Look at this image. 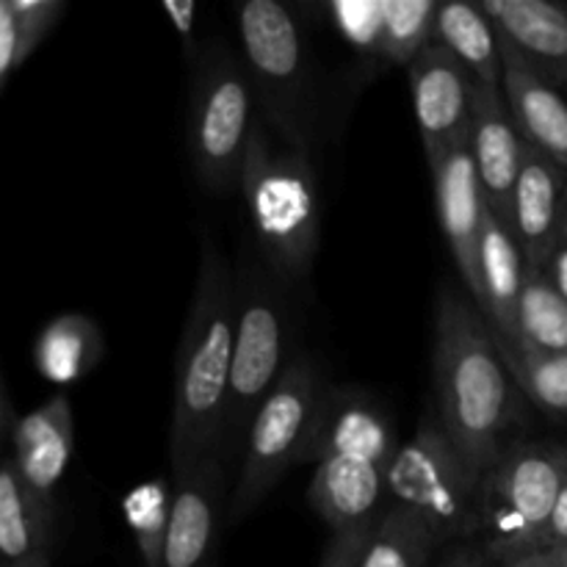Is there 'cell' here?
Listing matches in <instances>:
<instances>
[{"mask_svg": "<svg viewBox=\"0 0 567 567\" xmlns=\"http://www.w3.org/2000/svg\"><path fill=\"white\" fill-rule=\"evenodd\" d=\"M221 496L225 485L219 452L208 454L192 468L177 471L161 567H210V551L221 518Z\"/></svg>", "mask_w": 567, "mask_h": 567, "instance_id": "cell-13", "label": "cell"}, {"mask_svg": "<svg viewBox=\"0 0 567 567\" xmlns=\"http://www.w3.org/2000/svg\"><path fill=\"white\" fill-rule=\"evenodd\" d=\"M9 443L22 485L53 518L55 487L64 480L66 465L72 460V443H75L72 408L64 393L17 419Z\"/></svg>", "mask_w": 567, "mask_h": 567, "instance_id": "cell-16", "label": "cell"}, {"mask_svg": "<svg viewBox=\"0 0 567 567\" xmlns=\"http://www.w3.org/2000/svg\"><path fill=\"white\" fill-rule=\"evenodd\" d=\"M236 341V275L214 241L203 244L199 275L175 360L172 471L221 452Z\"/></svg>", "mask_w": 567, "mask_h": 567, "instance_id": "cell-2", "label": "cell"}, {"mask_svg": "<svg viewBox=\"0 0 567 567\" xmlns=\"http://www.w3.org/2000/svg\"><path fill=\"white\" fill-rule=\"evenodd\" d=\"M238 186L271 275L280 280L308 277L321 236L319 183L308 153L271 150L264 125L255 122Z\"/></svg>", "mask_w": 567, "mask_h": 567, "instance_id": "cell-3", "label": "cell"}, {"mask_svg": "<svg viewBox=\"0 0 567 567\" xmlns=\"http://www.w3.org/2000/svg\"><path fill=\"white\" fill-rule=\"evenodd\" d=\"M371 526L374 524L354 526V529H347V532H336L330 546H327L324 557H321L319 567H360V557H363V548L371 535Z\"/></svg>", "mask_w": 567, "mask_h": 567, "instance_id": "cell-31", "label": "cell"}, {"mask_svg": "<svg viewBox=\"0 0 567 567\" xmlns=\"http://www.w3.org/2000/svg\"><path fill=\"white\" fill-rule=\"evenodd\" d=\"M480 280V313L491 321L487 327H491L504 358L507 354H518V305L526 280V260L520 255V247L513 233H509V227H504L491 210L485 214V227H482Z\"/></svg>", "mask_w": 567, "mask_h": 567, "instance_id": "cell-18", "label": "cell"}, {"mask_svg": "<svg viewBox=\"0 0 567 567\" xmlns=\"http://www.w3.org/2000/svg\"><path fill=\"white\" fill-rule=\"evenodd\" d=\"M563 247H567V183H565V203H563Z\"/></svg>", "mask_w": 567, "mask_h": 567, "instance_id": "cell-39", "label": "cell"}, {"mask_svg": "<svg viewBox=\"0 0 567 567\" xmlns=\"http://www.w3.org/2000/svg\"><path fill=\"white\" fill-rule=\"evenodd\" d=\"M103 349V336L92 319L81 313H64L44 327L33 347V360L44 380L70 385L97 365Z\"/></svg>", "mask_w": 567, "mask_h": 567, "instance_id": "cell-23", "label": "cell"}, {"mask_svg": "<svg viewBox=\"0 0 567 567\" xmlns=\"http://www.w3.org/2000/svg\"><path fill=\"white\" fill-rule=\"evenodd\" d=\"M468 144L487 210L504 227H509V210H513V194L520 164H524L526 142L515 127L504 89L476 86Z\"/></svg>", "mask_w": 567, "mask_h": 567, "instance_id": "cell-14", "label": "cell"}, {"mask_svg": "<svg viewBox=\"0 0 567 567\" xmlns=\"http://www.w3.org/2000/svg\"><path fill=\"white\" fill-rule=\"evenodd\" d=\"M385 487L399 507L421 515L441 543L480 537L482 476L465 463L441 419L426 415L399 446L385 468Z\"/></svg>", "mask_w": 567, "mask_h": 567, "instance_id": "cell-9", "label": "cell"}, {"mask_svg": "<svg viewBox=\"0 0 567 567\" xmlns=\"http://www.w3.org/2000/svg\"><path fill=\"white\" fill-rule=\"evenodd\" d=\"M565 480L567 441L509 443L480 487V540L491 563L537 551Z\"/></svg>", "mask_w": 567, "mask_h": 567, "instance_id": "cell-4", "label": "cell"}, {"mask_svg": "<svg viewBox=\"0 0 567 567\" xmlns=\"http://www.w3.org/2000/svg\"><path fill=\"white\" fill-rule=\"evenodd\" d=\"M14 415H11V404L9 396H6L3 380H0V446L11 437V430H14Z\"/></svg>", "mask_w": 567, "mask_h": 567, "instance_id": "cell-38", "label": "cell"}, {"mask_svg": "<svg viewBox=\"0 0 567 567\" xmlns=\"http://www.w3.org/2000/svg\"><path fill=\"white\" fill-rule=\"evenodd\" d=\"M435 0H382V55L380 61L410 66L432 42L437 14Z\"/></svg>", "mask_w": 567, "mask_h": 567, "instance_id": "cell-27", "label": "cell"}, {"mask_svg": "<svg viewBox=\"0 0 567 567\" xmlns=\"http://www.w3.org/2000/svg\"><path fill=\"white\" fill-rule=\"evenodd\" d=\"M327 388L319 369L308 354H297L288 363L275 391L269 393L249 424L244 437L241 474L236 493L227 507L230 524L249 518L277 482L302 463L316 410L324 399Z\"/></svg>", "mask_w": 567, "mask_h": 567, "instance_id": "cell-8", "label": "cell"}, {"mask_svg": "<svg viewBox=\"0 0 567 567\" xmlns=\"http://www.w3.org/2000/svg\"><path fill=\"white\" fill-rule=\"evenodd\" d=\"M252 97L247 66L233 50L221 42L197 50L188 94V155L194 175L210 192H230L241 177L255 125Z\"/></svg>", "mask_w": 567, "mask_h": 567, "instance_id": "cell-6", "label": "cell"}, {"mask_svg": "<svg viewBox=\"0 0 567 567\" xmlns=\"http://www.w3.org/2000/svg\"><path fill=\"white\" fill-rule=\"evenodd\" d=\"M169 509L172 493L166 480H161V476L136 485L122 502L125 524L131 529L133 540H136L144 567H161L166 529H169Z\"/></svg>", "mask_w": 567, "mask_h": 567, "instance_id": "cell-26", "label": "cell"}, {"mask_svg": "<svg viewBox=\"0 0 567 567\" xmlns=\"http://www.w3.org/2000/svg\"><path fill=\"white\" fill-rule=\"evenodd\" d=\"M432 186H435V205L441 230L446 236L449 249L454 255L465 291L471 293L474 305L482 302L480 280V244L482 227H485L487 205L482 197L480 177H476L471 144L460 142L430 161Z\"/></svg>", "mask_w": 567, "mask_h": 567, "instance_id": "cell-12", "label": "cell"}, {"mask_svg": "<svg viewBox=\"0 0 567 567\" xmlns=\"http://www.w3.org/2000/svg\"><path fill=\"white\" fill-rule=\"evenodd\" d=\"M164 11L169 14L172 28H175V33L181 37L188 59H194V55H197V50H194V20H197V3H194V0H166Z\"/></svg>", "mask_w": 567, "mask_h": 567, "instance_id": "cell-34", "label": "cell"}, {"mask_svg": "<svg viewBox=\"0 0 567 567\" xmlns=\"http://www.w3.org/2000/svg\"><path fill=\"white\" fill-rule=\"evenodd\" d=\"M502 42V39H498ZM504 100L520 138L567 172V103L551 83L502 44Z\"/></svg>", "mask_w": 567, "mask_h": 567, "instance_id": "cell-19", "label": "cell"}, {"mask_svg": "<svg viewBox=\"0 0 567 567\" xmlns=\"http://www.w3.org/2000/svg\"><path fill=\"white\" fill-rule=\"evenodd\" d=\"M408 75L426 161L437 158L454 144L468 142L480 86L474 75L435 42L421 50L419 59L408 66Z\"/></svg>", "mask_w": 567, "mask_h": 567, "instance_id": "cell-11", "label": "cell"}, {"mask_svg": "<svg viewBox=\"0 0 567 567\" xmlns=\"http://www.w3.org/2000/svg\"><path fill=\"white\" fill-rule=\"evenodd\" d=\"M546 275L551 277V282L557 286V291L567 299V247L557 249V255H554L551 264H548Z\"/></svg>", "mask_w": 567, "mask_h": 567, "instance_id": "cell-37", "label": "cell"}, {"mask_svg": "<svg viewBox=\"0 0 567 567\" xmlns=\"http://www.w3.org/2000/svg\"><path fill=\"white\" fill-rule=\"evenodd\" d=\"M563 563H565V567H567V551H563Z\"/></svg>", "mask_w": 567, "mask_h": 567, "instance_id": "cell-40", "label": "cell"}, {"mask_svg": "<svg viewBox=\"0 0 567 567\" xmlns=\"http://www.w3.org/2000/svg\"><path fill=\"white\" fill-rule=\"evenodd\" d=\"M20 64V28H17L14 9H11V0H0V89Z\"/></svg>", "mask_w": 567, "mask_h": 567, "instance_id": "cell-32", "label": "cell"}, {"mask_svg": "<svg viewBox=\"0 0 567 567\" xmlns=\"http://www.w3.org/2000/svg\"><path fill=\"white\" fill-rule=\"evenodd\" d=\"M327 20L358 53L380 61L382 55V0H327Z\"/></svg>", "mask_w": 567, "mask_h": 567, "instance_id": "cell-29", "label": "cell"}, {"mask_svg": "<svg viewBox=\"0 0 567 567\" xmlns=\"http://www.w3.org/2000/svg\"><path fill=\"white\" fill-rule=\"evenodd\" d=\"M210 567H214V565H210Z\"/></svg>", "mask_w": 567, "mask_h": 567, "instance_id": "cell-41", "label": "cell"}, {"mask_svg": "<svg viewBox=\"0 0 567 567\" xmlns=\"http://www.w3.org/2000/svg\"><path fill=\"white\" fill-rule=\"evenodd\" d=\"M50 518L22 485L11 454H0V567L50 563Z\"/></svg>", "mask_w": 567, "mask_h": 567, "instance_id": "cell-22", "label": "cell"}, {"mask_svg": "<svg viewBox=\"0 0 567 567\" xmlns=\"http://www.w3.org/2000/svg\"><path fill=\"white\" fill-rule=\"evenodd\" d=\"M567 172L526 144L524 164L509 210V230L518 241L526 269L546 271L563 247V203Z\"/></svg>", "mask_w": 567, "mask_h": 567, "instance_id": "cell-15", "label": "cell"}, {"mask_svg": "<svg viewBox=\"0 0 567 567\" xmlns=\"http://www.w3.org/2000/svg\"><path fill=\"white\" fill-rule=\"evenodd\" d=\"M396 452V426L374 396L358 388H327L299 465L347 457L388 468Z\"/></svg>", "mask_w": 567, "mask_h": 567, "instance_id": "cell-10", "label": "cell"}, {"mask_svg": "<svg viewBox=\"0 0 567 567\" xmlns=\"http://www.w3.org/2000/svg\"><path fill=\"white\" fill-rule=\"evenodd\" d=\"M437 543L441 540L421 515L396 504L377 515L360 567H426Z\"/></svg>", "mask_w": 567, "mask_h": 567, "instance_id": "cell-24", "label": "cell"}, {"mask_svg": "<svg viewBox=\"0 0 567 567\" xmlns=\"http://www.w3.org/2000/svg\"><path fill=\"white\" fill-rule=\"evenodd\" d=\"M537 551H567V480L559 491L557 504H554L551 518L543 529L540 543H537Z\"/></svg>", "mask_w": 567, "mask_h": 567, "instance_id": "cell-33", "label": "cell"}, {"mask_svg": "<svg viewBox=\"0 0 567 567\" xmlns=\"http://www.w3.org/2000/svg\"><path fill=\"white\" fill-rule=\"evenodd\" d=\"M11 9H14L17 28H20V53L25 61L55 25L64 3L61 0H11Z\"/></svg>", "mask_w": 567, "mask_h": 567, "instance_id": "cell-30", "label": "cell"}, {"mask_svg": "<svg viewBox=\"0 0 567 567\" xmlns=\"http://www.w3.org/2000/svg\"><path fill=\"white\" fill-rule=\"evenodd\" d=\"M443 567H493V563L480 548H457V551L449 554Z\"/></svg>", "mask_w": 567, "mask_h": 567, "instance_id": "cell-36", "label": "cell"}, {"mask_svg": "<svg viewBox=\"0 0 567 567\" xmlns=\"http://www.w3.org/2000/svg\"><path fill=\"white\" fill-rule=\"evenodd\" d=\"M432 42L441 44L446 53H452L474 75L480 86L502 89V42H498L496 25L485 14L482 3L452 0V3L437 6Z\"/></svg>", "mask_w": 567, "mask_h": 567, "instance_id": "cell-21", "label": "cell"}, {"mask_svg": "<svg viewBox=\"0 0 567 567\" xmlns=\"http://www.w3.org/2000/svg\"><path fill=\"white\" fill-rule=\"evenodd\" d=\"M504 48L554 89L567 86V3L482 0Z\"/></svg>", "mask_w": 567, "mask_h": 567, "instance_id": "cell-17", "label": "cell"}, {"mask_svg": "<svg viewBox=\"0 0 567 567\" xmlns=\"http://www.w3.org/2000/svg\"><path fill=\"white\" fill-rule=\"evenodd\" d=\"M280 277L247 264L236 277V341L221 449L236 452L288 363V308Z\"/></svg>", "mask_w": 567, "mask_h": 567, "instance_id": "cell-7", "label": "cell"}, {"mask_svg": "<svg viewBox=\"0 0 567 567\" xmlns=\"http://www.w3.org/2000/svg\"><path fill=\"white\" fill-rule=\"evenodd\" d=\"M518 332L520 352H567V299L546 271L526 269L518 305Z\"/></svg>", "mask_w": 567, "mask_h": 567, "instance_id": "cell-25", "label": "cell"}, {"mask_svg": "<svg viewBox=\"0 0 567 567\" xmlns=\"http://www.w3.org/2000/svg\"><path fill=\"white\" fill-rule=\"evenodd\" d=\"M498 567H565L563 551H532L524 557H515Z\"/></svg>", "mask_w": 567, "mask_h": 567, "instance_id": "cell-35", "label": "cell"}, {"mask_svg": "<svg viewBox=\"0 0 567 567\" xmlns=\"http://www.w3.org/2000/svg\"><path fill=\"white\" fill-rule=\"evenodd\" d=\"M432 371L443 430L485 476L507 452L504 437L518 419V399L485 316L454 286H443L437 297Z\"/></svg>", "mask_w": 567, "mask_h": 567, "instance_id": "cell-1", "label": "cell"}, {"mask_svg": "<svg viewBox=\"0 0 567 567\" xmlns=\"http://www.w3.org/2000/svg\"><path fill=\"white\" fill-rule=\"evenodd\" d=\"M385 491V468L336 457L316 465L308 502L336 535L354 526L374 524Z\"/></svg>", "mask_w": 567, "mask_h": 567, "instance_id": "cell-20", "label": "cell"}, {"mask_svg": "<svg viewBox=\"0 0 567 567\" xmlns=\"http://www.w3.org/2000/svg\"><path fill=\"white\" fill-rule=\"evenodd\" d=\"M509 374L535 408L551 419H567V352H532L504 358Z\"/></svg>", "mask_w": 567, "mask_h": 567, "instance_id": "cell-28", "label": "cell"}, {"mask_svg": "<svg viewBox=\"0 0 567 567\" xmlns=\"http://www.w3.org/2000/svg\"><path fill=\"white\" fill-rule=\"evenodd\" d=\"M244 66L266 122L286 147L308 153L313 138L308 44L299 20L277 0H247L236 9Z\"/></svg>", "mask_w": 567, "mask_h": 567, "instance_id": "cell-5", "label": "cell"}]
</instances>
